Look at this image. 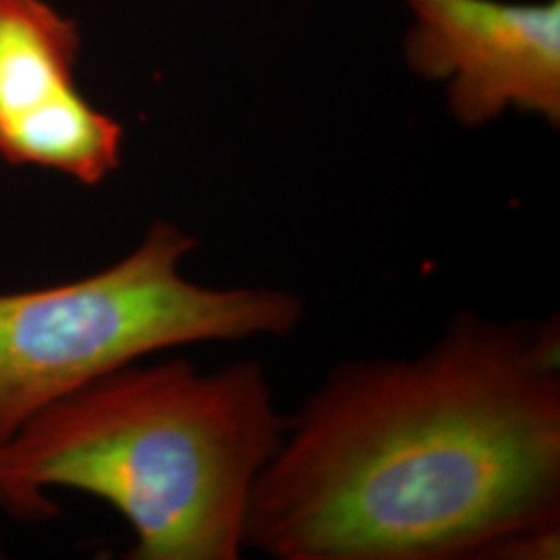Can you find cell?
I'll return each mask as SVG.
<instances>
[{
  "mask_svg": "<svg viewBox=\"0 0 560 560\" xmlns=\"http://www.w3.org/2000/svg\"><path fill=\"white\" fill-rule=\"evenodd\" d=\"M282 421L254 363L125 365L44 409L0 444V506L46 520V490L108 502L133 560H233Z\"/></svg>",
  "mask_w": 560,
  "mask_h": 560,
  "instance_id": "7a4b0ae2",
  "label": "cell"
},
{
  "mask_svg": "<svg viewBox=\"0 0 560 560\" xmlns=\"http://www.w3.org/2000/svg\"><path fill=\"white\" fill-rule=\"evenodd\" d=\"M405 60L444 81L451 113L478 127L506 110L560 120V0H405Z\"/></svg>",
  "mask_w": 560,
  "mask_h": 560,
  "instance_id": "277c9868",
  "label": "cell"
},
{
  "mask_svg": "<svg viewBox=\"0 0 560 560\" xmlns=\"http://www.w3.org/2000/svg\"><path fill=\"white\" fill-rule=\"evenodd\" d=\"M198 243L154 222L122 260L85 279L0 293V444L92 382L194 342L287 335L301 301L272 289H214L180 264Z\"/></svg>",
  "mask_w": 560,
  "mask_h": 560,
  "instance_id": "3957f363",
  "label": "cell"
},
{
  "mask_svg": "<svg viewBox=\"0 0 560 560\" xmlns=\"http://www.w3.org/2000/svg\"><path fill=\"white\" fill-rule=\"evenodd\" d=\"M559 324H457L342 370L254 483L245 544L282 560L502 559L559 527Z\"/></svg>",
  "mask_w": 560,
  "mask_h": 560,
  "instance_id": "6da1fadb",
  "label": "cell"
},
{
  "mask_svg": "<svg viewBox=\"0 0 560 560\" xmlns=\"http://www.w3.org/2000/svg\"><path fill=\"white\" fill-rule=\"evenodd\" d=\"M80 52L50 0H0V161L94 187L119 171L125 129L81 92Z\"/></svg>",
  "mask_w": 560,
  "mask_h": 560,
  "instance_id": "5b68a950",
  "label": "cell"
}]
</instances>
